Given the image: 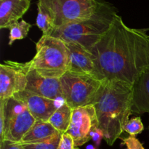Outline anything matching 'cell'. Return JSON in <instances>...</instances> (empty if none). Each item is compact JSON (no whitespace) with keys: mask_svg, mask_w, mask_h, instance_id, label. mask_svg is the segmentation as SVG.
I'll return each instance as SVG.
<instances>
[{"mask_svg":"<svg viewBox=\"0 0 149 149\" xmlns=\"http://www.w3.org/2000/svg\"><path fill=\"white\" fill-rule=\"evenodd\" d=\"M90 52L104 80L132 87L149 69V36L145 29L128 27L119 15Z\"/></svg>","mask_w":149,"mask_h":149,"instance_id":"obj_1","label":"cell"},{"mask_svg":"<svg viewBox=\"0 0 149 149\" xmlns=\"http://www.w3.org/2000/svg\"><path fill=\"white\" fill-rule=\"evenodd\" d=\"M132 87L105 80L93 101L98 126L109 146H113L124 132L132 113Z\"/></svg>","mask_w":149,"mask_h":149,"instance_id":"obj_2","label":"cell"},{"mask_svg":"<svg viewBox=\"0 0 149 149\" xmlns=\"http://www.w3.org/2000/svg\"><path fill=\"white\" fill-rule=\"evenodd\" d=\"M118 10L105 0H97L95 13L89 18L55 29L51 36L65 43H74L90 51L113 25Z\"/></svg>","mask_w":149,"mask_h":149,"instance_id":"obj_3","label":"cell"},{"mask_svg":"<svg viewBox=\"0 0 149 149\" xmlns=\"http://www.w3.org/2000/svg\"><path fill=\"white\" fill-rule=\"evenodd\" d=\"M36 54L29 63L40 75L61 79L68 72L69 54L63 41L52 36L42 35L36 43Z\"/></svg>","mask_w":149,"mask_h":149,"instance_id":"obj_4","label":"cell"},{"mask_svg":"<svg viewBox=\"0 0 149 149\" xmlns=\"http://www.w3.org/2000/svg\"><path fill=\"white\" fill-rule=\"evenodd\" d=\"M64 101L73 109L93 104L103 81L68 71L60 79Z\"/></svg>","mask_w":149,"mask_h":149,"instance_id":"obj_5","label":"cell"},{"mask_svg":"<svg viewBox=\"0 0 149 149\" xmlns=\"http://www.w3.org/2000/svg\"><path fill=\"white\" fill-rule=\"evenodd\" d=\"M38 2L50 13L55 29L89 18L97 6V0H38Z\"/></svg>","mask_w":149,"mask_h":149,"instance_id":"obj_6","label":"cell"},{"mask_svg":"<svg viewBox=\"0 0 149 149\" xmlns=\"http://www.w3.org/2000/svg\"><path fill=\"white\" fill-rule=\"evenodd\" d=\"M35 122L36 119L23 101L15 97L5 100L4 130L0 141L20 143Z\"/></svg>","mask_w":149,"mask_h":149,"instance_id":"obj_7","label":"cell"},{"mask_svg":"<svg viewBox=\"0 0 149 149\" xmlns=\"http://www.w3.org/2000/svg\"><path fill=\"white\" fill-rule=\"evenodd\" d=\"M98 126L93 105L73 109L72 117L67 133L73 138L77 147L81 146L91 140L90 133Z\"/></svg>","mask_w":149,"mask_h":149,"instance_id":"obj_8","label":"cell"},{"mask_svg":"<svg viewBox=\"0 0 149 149\" xmlns=\"http://www.w3.org/2000/svg\"><path fill=\"white\" fill-rule=\"evenodd\" d=\"M27 79L22 63L7 61L0 64V101L24 91Z\"/></svg>","mask_w":149,"mask_h":149,"instance_id":"obj_9","label":"cell"},{"mask_svg":"<svg viewBox=\"0 0 149 149\" xmlns=\"http://www.w3.org/2000/svg\"><path fill=\"white\" fill-rule=\"evenodd\" d=\"M27 79V84L24 91L36 95L52 99L57 101H64L60 79L47 78L40 75L30 63H22Z\"/></svg>","mask_w":149,"mask_h":149,"instance_id":"obj_10","label":"cell"},{"mask_svg":"<svg viewBox=\"0 0 149 149\" xmlns=\"http://www.w3.org/2000/svg\"><path fill=\"white\" fill-rule=\"evenodd\" d=\"M69 54L68 71L85 74L104 81L91 52L74 43H65Z\"/></svg>","mask_w":149,"mask_h":149,"instance_id":"obj_11","label":"cell"},{"mask_svg":"<svg viewBox=\"0 0 149 149\" xmlns=\"http://www.w3.org/2000/svg\"><path fill=\"white\" fill-rule=\"evenodd\" d=\"M13 97L25 103L36 121L48 122L54 112L61 106L57 105L58 102L57 100L36 95L26 91L20 92Z\"/></svg>","mask_w":149,"mask_h":149,"instance_id":"obj_12","label":"cell"},{"mask_svg":"<svg viewBox=\"0 0 149 149\" xmlns=\"http://www.w3.org/2000/svg\"><path fill=\"white\" fill-rule=\"evenodd\" d=\"M31 5L29 0H0V29H10L19 21Z\"/></svg>","mask_w":149,"mask_h":149,"instance_id":"obj_13","label":"cell"},{"mask_svg":"<svg viewBox=\"0 0 149 149\" xmlns=\"http://www.w3.org/2000/svg\"><path fill=\"white\" fill-rule=\"evenodd\" d=\"M132 113H149V69L144 71L132 86Z\"/></svg>","mask_w":149,"mask_h":149,"instance_id":"obj_14","label":"cell"},{"mask_svg":"<svg viewBox=\"0 0 149 149\" xmlns=\"http://www.w3.org/2000/svg\"><path fill=\"white\" fill-rule=\"evenodd\" d=\"M58 132H60L49 122L36 121L19 143H29L43 141L51 138Z\"/></svg>","mask_w":149,"mask_h":149,"instance_id":"obj_15","label":"cell"},{"mask_svg":"<svg viewBox=\"0 0 149 149\" xmlns=\"http://www.w3.org/2000/svg\"><path fill=\"white\" fill-rule=\"evenodd\" d=\"M73 109L65 102L61 105L51 116L48 122L61 133L68 131L72 117Z\"/></svg>","mask_w":149,"mask_h":149,"instance_id":"obj_16","label":"cell"},{"mask_svg":"<svg viewBox=\"0 0 149 149\" xmlns=\"http://www.w3.org/2000/svg\"><path fill=\"white\" fill-rule=\"evenodd\" d=\"M37 17L36 24L42 31L43 36H51L55 30L53 17L50 13L40 3H37Z\"/></svg>","mask_w":149,"mask_h":149,"instance_id":"obj_17","label":"cell"},{"mask_svg":"<svg viewBox=\"0 0 149 149\" xmlns=\"http://www.w3.org/2000/svg\"><path fill=\"white\" fill-rule=\"evenodd\" d=\"M31 25L27 23L26 20H21L13 24L9 29L10 35H9V45L11 46L16 40L23 39L28 36L29 32L31 28Z\"/></svg>","mask_w":149,"mask_h":149,"instance_id":"obj_18","label":"cell"},{"mask_svg":"<svg viewBox=\"0 0 149 149\" xmlns=\"http://www.w3.org/2000/svg\"><path fill=\"white\" fill-rule=\"evenodd\" d=\"M62 133L58 132L51 138L29 143H20L24 149H58Z\"/></svg>","mask_w":149,"mask_h":149,"instance_id":"obj_19","label":"cell"},{"mask_svg":"<svg viewBox=\"0 0 149 149\" xmlns=\"http://www.w3.org/2000/svg\"><path fill=\"white\" fill-rule=\"evenodd\" d=\"M143 130L144 126L141 118L140 116H137L128 121L124 128V132H127L131 136H135L138 134H141Z\"/></svg>","mask_w":149,"mask_h":149,"instance_id":"obj_20","label":"cell"},{"mask_svg":"<svg viewBox=\"0 0 149 149\" xmlns=\"http://www.w3.org/2000/svg\"><path fill=\"white\" fill-rule=\"evenodd\" d=\"M58 149H77L75 146L74 139L67 132L62 134L61 142Z\"/></svg>","mask_w":149,"mask_h":149,"instance_id":"obj_21","label":"cell"},{"mask_svg":"<svg viewBox=\"0 0 149 149\" xmlns=\"http://www.w3.org/2000/svg\"><path fill=\"white\" fill-rule=\"evenodd\" d=\"M123 144L127 147V149H145L142 143L135 136H128L127 138H122Z\"/></svg>","mask_w":149,"mask_h":149,"instance_id":"obj_22","label":"cell"},{"mask_svg":"<svg viewBox=\"0 0 149 149\" xmlns=\"http://www.w3.org/2000/svg\"><path fill=\"white\" fill-rule=\"evenodd\" d=\"M90 136H91V139L94 141L97 146H99L102 140L104 139V134H103L102 130L99 128V127H97L92 131V132L90 133Z\"/></svg>","mask_w":149,"mask_h":149,"instance_id":"obj_23","label":"cell"},{"mask_svg":"<svg viewBox=\"0 0 149 149\" xmlns=\"http://www.w3.org/2000/svg\"><path fill=\"white\" fill-rule=\"evenodd\" d=\"M0 149H24L19 143L8 141H0Z\"/></svg>","mask_w":149,"mask_h":149,"instance_id":"obj_24","label":"cell"},{"mask_svg":"<svg viewBox=\"0 0 149 149\" xmlns=\"http://www.w3.org/2000/svg\"><path fill=\"white\" fill-rule=\"evenodd\" d=\"M86 149H97V148L93 145H88L87 147H86Z\"/></svg>","mask_w":149,"mask_h":149,"instance_id":"obj_25","label":"cell"},{"mask_svg":"<svg viewBox=\"0 0 149 149\" xmlns=\"http://www.w3.org/2000/svg\"><path fill=\"white\" fill-rule=\"evenodd\" d=\"M148 30H149V29H145L146 31H148Z\"/></svg>","mask_w":149,"mask_h":149,"instance_id":"obj_26","label":"cell"},{"mask_svg":"<svg viewBox=\"0 0 149 149\" xmlns=\"http://www.w3.org/2000/svg\"><path fill=\"white\" fill-rule=\"evenodd\" d=\"M29 1H32V0H29Z\"/></svg>","mask_w":149,"mask_h":149,"instance_id":"obj_27","label":"cell"}]
</instances>
